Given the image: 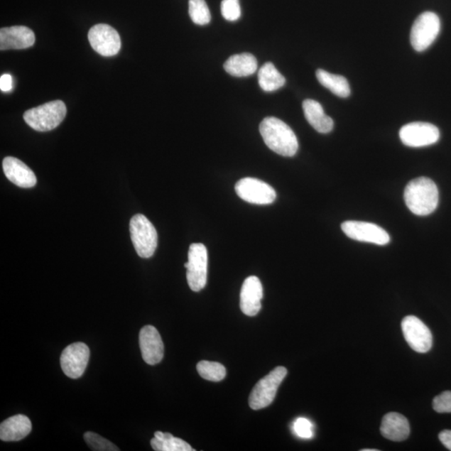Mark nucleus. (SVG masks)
<instances>
[{"label": "nucleus", "instance_id": "nucleus-4", "mask_svg": "<svg viewBox=\"0 0 451 451\" xmlns=\"http://www.w3.org/2000/svg\"><path fill=\"white\" fill-rule=\"evenodd\" d=\"M133 246L142 259L153 257L158 244V235L155 227L147 217L136 214L130 222Z\"/></svg>", "mask_w": 451, "mask_h": 451}, {"label": "nucleus", "instance_id": "nucleus-14", "mask_svg": "<svg viewBox=\"0 0 451 451\" xmlns=\"http://www.w3.org/2000/svg\"><path fill=\"white\" fill-rule=\"evenodd\" d=\"M139 344L142 359L146 364L155 365L159 364L164 357V344L158 330L155 327L147 325L140 331Z\"/></svg>", "mask_w": 451, "mask_h": 451}, {"label": "nucleus", "instance_id": "nucleus-9", "mask_svg": "<svg viewBox=\"0 0 451 451\" xmlns=\"http://www.w3.org/2000/svg\"><path fill=\"white\" fill-rule=\"evenodd\" d=\"M341 229L349 239L364 243L384 246L391 241L388 232L371 222L347 221L342 223Z\"/></svg>", "mask_w": 451, "mask_h": 451}, {"label": "nucleus", "instance_id": "nucleus-23", "mask_svg": "<svg viewBox=\"0 0 451 451\" xmlns=\"http://www.w3.org/2000/svg\"><path fill=\"white\" fill-rule=\"evenodd\" d=\"M286 82L283 75L271 63L264 64L259 71V84L266 92H273L282 88Z\"/></svg>", "mask_w": 451, "mask_h": 451}, {"label": "nucleus", "instance_id": "nucleus-24", "mask_svg": "<svg viewBox=\"0 0 451 451\" xmlns=\"http://www.w3.org/2000/svg\"><path fill=\"white\" fill-rule=\"evenodd\" d=\"M151 445L156 451H194L186 441L174 438L172 434L156 431Z\"/></svg>", "mask_w": 451, "mask_h": 451}, {"label": "nucleus", "instance_id": "nucleus-33", "mask_svg": "<svg viewBox=\"0 0 451 451\" xmlns=\"http://www.w3.org/2000/svg\"><path fill=\"white\" fill-rule=\"evenodd\" d=\"M378 450H369V449H365V450H362V451H377Z\"/></svg>", "mask_w": 451, "mask_h": 451}, {"label": "nucleus", "instance_id": "nucleus-18", "mask_svg": "<svg viewBox=\"0 0 451 451\" xmlns=\"http://www.w3.org/2000/svg\"><path fill=\"white\" fill-rule=\"evenodd\" d=\"M381 432L384 438L389 440H406L411 433L409 421L398 413H388L383 418Z\"/></svg>", "mask_w": 451, "mask_h": 451}, {"label": "nucleus", "instance_id": "nucleus-32", "mask_svg": "<svg viewBox=\"0 0 451 451\" xmlns=\"http://www.w3.org/2000/svg\"><path fill=\"white\" fill-rule=\"evenodd\" d=\"M439 439L446 448L451 450V430H446L440 432Z\"/></svg>", "mask_w": 451, "mask_h": 451}, {"label": "nucleus", "instance_id": "nucleus-15", "mask_svg": "<svg viewBox=\"0 0 451 451\" xmlns=\"http://www.w3.org/2000/svg\"><path fill=\"white\" fill-rule=\"evenodd\" d=\"M263 297V285L258 277L251 276L245 279L240 294L241 312L248 316L257 315L262 305Z\"/></svg>", "mask_w": 451, "mask_h": 451}, {"label": "nucleus", "instance_id": "nucleus-31", "mask_svg": "<svg viewBox=\"0 0 451 451\" xmlns=\"http://www.w3.org/2000/svg\"><path fill=\"white\" fill-rule=\"evenodd\" d=\"M13 88V79L11 75L4 74L0 78V89L3 92H9Z\"/></svg>", "mask_w": 451, "mask_h": 451}, {"label": "nucleus", "instance_id": "nucleus-17", "mask_svg": "<svg viewBox=\"0 0 451 451\" xmlns=\"http://www.w3.org/2000/svg\"><path fill=\"white\" fill-rule=\"evenodd\" d=\"M4 175L12 183L22 188H34L37 179L33 170L21 160L8 156L3 161Z\"/></svg>", "mask_w": 451, "mask_h": 451}, {"label": "nucleus", "instance_id": "nucleus-7", "mask_svg": "<svg viewBox=\"0 0 451 451\" xmlns=\"http://www.w3.org/2000/svg\"><path fill=\"white\" fill-rule=\"evenodd\" d=\"M207 250L202 244H192L188 251L187 279L193 292L201 291L205 288L207 278Z\"/></svg>", "mask_w": 451, "mask_h": 451}, {"label": "nucleus", "instance_id": "nucleus-20", "mask_svg": "<svg viewBox=\"0 0 451 451\" xmlns=\"http://www.w3.org/2000/svg\"><path fill=\"white\" fill-rule=\"evenodd\" d=\"M306 120L322 134H327L334 129V121L325 113L321 104L315 99H308L303 103Z\"/></svg>", "mask_w": 451, "mask_h": 451}, {"label": "nucleus", "instance_id": "nucleus-6", "mask_svg": "<svg viewBox=\"0 0 451 451\" xmlns=\"http://www.w3.org/2000/svg\"><path fill=\"white\" fill-rule=\"evenodd\" d=\"M440 21L438 14L433 12L421 13L413 25L411 42L416 51H424L433 44L440 34Z\"/></svg>", "mask_w": 451, "mask_h": 451}, {"label": "nucleus", "instance_id": "nucleus-10", "mask_svg": "<svg viewBox=\"0 0 451 451\" xmlns=\"http://www.w3.org/2000/svg\"><path fill=\"white\" fill-rule=\"evenodd\" d=\"M403 337L417 353L429 352L433 344V337L429 327L415 316H407L401 322Z\"/></svg>", "mask_w": 451, "mask_h": 451}, {"label": "nucleus", "instance_id": "nucleus-27", "mask_svg": "<svg viewBox=\"0 0 451 451\" xmlns=\"http://www.w3.org/2000/svg\"><path fill=\"white\" fill-rule=\"evenodd\" d=\"M84 439L85 442L89 445V447L92 450L97 451H119L120 449L115 445L109 441L107 439L102 438V436L94 433V432H87L84 435Z\"/></svg>", "mask_w": 451, "mask_h": 451}, {"label": "nucleus", "instance_id": "nucleus-8", "mask_svg": "<svg viewBox=\"0 0 451 451\" xmlns=\"http://www.w3.org/2000/svg\"><path fill=\"white\" fill-rule=\"evenodd\" d=\"M235 191L240 198L256 205H268L277 197L275 190L263 180L246 178L237 183Z\"/></svg>", "mask_w": 451, "mask_h": 451}, {"label": "nucleus", "instance_id": "nucleus-2", "mask_svg": "<svg viewBox=\"0 0 451 451\" xmlns=\"http://www.w3.org/2000/svg\"><path fill=\"white\" fill-rule=\"evenodd\" d=\"M403 198L412 213L417 216H427L438 207L439 190L431 179L419 178L408 183Z\"/></svg>", "mask_w": 451, "mask_h": 451}, {"label": "nucleus", "instance_id": "nucleus-22", "mask_svg": "<svg viewBox=\"0 0 451 451\" xmlns=\"http://www.w3.org/2000/svg\"><path fill=\"white\" fill-rule=\"evenodd\" d=\"M316 77L319 82L326 89L341 98L350 96V87L348 80L339 75L331 74L324 70H317Z\"/></svg>", "mask_w": 451, "mask_h": 451}, {"label": "nucleus", "instance_id": "nucleus-25", "mask_svg": "<svg viewBox=\"0 0 451 451\" xmlns=\"http://www.w3.org/2000/svg\"><path fill=\"white\" fill-rule=\"evenodd\" d=\"M197 369L201 377L209 381L218 382L226 377V369L220 363L202 360L197 364Z\"/></svg>", "mask_w": 451, "mask_h": 451}, {"label": "nucleus", "instance_id": "nucleus-13", "mask_svg": "<svg viewBox=\"0 0 451 451\" xmlns=\"http://www.w3.org/2000/svg\"><path fill=\"white\" fill-rule=\"evenodd\" d=\"M89 349L82 342L66 347L60 356V365L64 374L70 379L82 377L87 367Z\"/></svg>", "mask_w": 451, "mask_h": 451}, {"label": "nucleus", "instance_id": "nucleus-29", "mask_svg": "<svg viewBox=\"0 0 451 451\" xmlns=\"http://www.w3.org/2000/svg\"><path fill=\"white\" fill-rule=\"evenodd\" d=\"M293 430L298 438L311 439L313 436V425L305 418H298L293 425Z\"/></svg>", "mask_w": 451, "mask_h": 451}, {"label": "nucleus", "instance_id": "nucleus-1", "mask_svg": "<svg viewBox=\"0 0 451 451\" xmlns=\"http://www.w3.org/2000/svg\"><path fill=\"white\" fill-rule=\"evenodd\" d=\"M259 131L265 144L275 153L288 158L296 155L298 138L286 123L276 117H267L261 122Z\"/></svg>", "mask_w": 451, "mask_h": 451}, {"label": "nucleus", "instance_id": "nucleus-28", "mask_svg": "<svg viewBox=\"0 0 451 451\" xmlns=\"http://www.w3.org/2000/svg\"><path fill=\"white\" fill-rule=\"evenodd\" d=\"M221 12L227 21H237L241 16L239 0H222Z\"/></svg>", "mask_w": 451, "mask_h": 451}, {"label": "nucleus", "instance_id": "nucleus-16", "mask_svg": "<svg viewBox=\"0 0 451 451\" xmlns=\"http://www.w3.org/2000/svg\"><path fill=\"white\" fill-rule=\"evenodd\" d=\"M36 36L26 26H12L0 30V50H23L34 45Z\"/></svg>", "mask_w": 451, "mask_h": 451}, {"label": "nucleus", "instance_id": "nucleus-30", "mask_svg": "<svg viewBox=\"0 0 451 451\" xmlns=\"http://www.w3.org/2000/svg\"><path fill=\"white\" fill-rule=\"evenodd\" d=\"M434 410L438 413H451V391L441 393L433 401Z\"/></svg>", "mask_w": 451, "mask_h": 451}, {"label": "nucleus", "instance_id": "nucleus-5", "mask_svg": "<svg viewBox=\"0 0 451 451\" xmlns=\"http://www.w3.org/2000/svg\"><path fill=\"white\" fill-rule=\"evenodd\" d=\"M287 374L286 368L279 366L260 379L251 392L249 406L251 409L259 411L269 406L274 401L278 387Z\"/></svg>", "mask_w": 451, "mask_h": 451}, {"label": "nucleus", "instance_id": "nucleus-11", "mask_svg": "<svg viewBox=\"0 0 451 451\" xmlns=\"http://www.w3.org/2000/svg\"><path fill=\"white\" fill-rule=\"evenodd\" d=\"M88 39L94 50L103 56L116 55L121 50L120 36L115 28L106 23H99L90 28Z\"/></svg>", "mask_w": 451, "mask_h": 451}, {"label": "nucleus", "instance_id": "nucleus-19", "mask_svg": "<svg viewBox=\"0 0 451 451\" xmlns=\"http://www.w3.org/2000/svg\"><path fill=\"white\" fill-rule=\"evenodd\" d=\"M32 430L31 421L23 415L9 418L0 425V439L3 441H20Z\"/></svg>", "mask_w": 451, "mask_h": 451}, {"label": "nucleus", "instance_id": "nucleus-12", "mask_svg": "<svg viewBox=\"0 0 451 451\" xmlns=\"http://www.w3.org/2000/svg\"><path fill=\"white\" fill-rule=\"evenodd\" d=\"M438 127L426 122H412L403 126L400 131L403 145L410 147H424L436 143L440 139Z\"/></svg>", "mask_w": 451, "mask_h": 451}, {"label": "nucleus", "instance_id": "nucleus-26", "mask_svg": "<svg viewBox=\"0 0 451 451\" xmlns=\"http://www.w3.org/2000/svg\"><path fill=\"white\" fill-rule=\"evenodd\" d=\"M189 14L198 26H205L211 21V13L205 0H189Z\"/></svg>", "mask_w": 451, "mask_h": 451}, {"label": "nucleus", "instance_id": "nucleus-21", "mask_svg": "<svg viewBox=\"0 0 451 451\" xmlns=\"http://www.w3.org/2000/svg\"><path fill=\"white\" fill-rule=\"evenodd\" d=\"M227 73L236 77H246L258 70V61L250 53L234 55L229 57L224 64Z\"/></svg>", "mask_w": 451, "mask_h": 451}, {"label": "nucleus", "instance_id": "nucleus-3", "mask_svg": "<svg viewBox=\"0 0 451 451\" xmlns=\"http://www.w3.org/2000/svg\"><path fill=\"white\" fill-rule=\"evenodd\" d=\"M65 116V103L54 101L28 110L23 114V120L36 131H49L59 126Z\"/></svg>", "mask_w": 451, "mask_h": 451}]
</instances>
